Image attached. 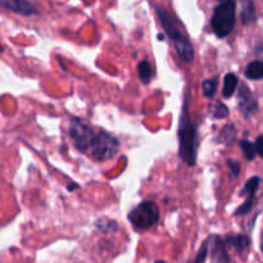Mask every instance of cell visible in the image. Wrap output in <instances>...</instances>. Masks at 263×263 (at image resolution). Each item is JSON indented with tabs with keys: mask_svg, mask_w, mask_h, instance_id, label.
<instances>
[{
	"mask_svg": "<svg viewBox=\"0 0 263 263\" xmlns=\"http://www.w3.org/2000/svg\"><path fill=\"white\" fill-rule=\"evenodd\" d=\"M156 9L159 21H161L162 26H163L164 32H166V35L168 36L170 40L175 45V49H176L180 59L185 62V63H192L193 59H194V49H193V45L189 41V39L186 37V35L182 32L180 26L177 25V21L163 7H157Z\"/></svg>",
	"mask_w": 263,
	"mask_h": 263,
	"instance_id": "6da1fadb",
	"label": "cell"
},
{
	"mask_svg": "<svg viewBox=\"0 0 263 263\" xmlns=\"http://www.w3.org/2000/svg\"><path fill=\"white\" fill-rule=\"evenodd\" d=\"M198 149V128L187 113L186 105L182 110L179 126V154L187 166H195Z\"/></svg>",
	"mask_w": 263,
	"mask_h": 263,
	"instance_id": "7a4b0ae2",
	"label": "cell"
},
{
	"mask_svg": "<svg viewBox=\"0 0 263 263\" xmlns=\"http://www.w3.org/2000/svg\"><path fill=\"white\" fill-rule=\"evenodd\" d=\"M235 12L236 5L234 0L221 2V4L215 8L211 26L218 37H226L234 30L236 22Z\"/></svg>",
	"mask_w": 263,
	"mask_h": 263,
	"instance_id": "3957f363",
	"label": "cell"
},
{
	"mask_svg": "<svg viewBox=\"0 0 263 263\" xmlns=\"http://www.w3.org/2000/svg\"><path fill=\"white\" fill-rule=\"evenodd\" d=\"M120 148V141L112 134L104 130L95 133L86 153L98 162H104L116 156Z\"/></svg>",
	"mask_w": 263,
	"mask_h": 263,
	"instance_id": "277c9868",
	"label": "cell"
},
{
	"mask_svg": "<svg viewBox=\"0 0 263 263\" xmlns=\"http://www.w3.org/2000/svg\"><path fill=\"white\" fill-rule=\"evenodd\" d=\"M159 220V208L152 200L139 203L128 213V221L138 230H148Z\"/></svg>",
	"mask_w": 263,
	"mask_h": 263,
	"instance_id": "5b68a950",
	"label": "cell"
},
{
	"mask_svg": "<svg viewBox=\"0 0 263 263\" xmlns=\"http://www.w3.org/2000/svg\"><path fill=\"white\" fill-rule=\"evenodd\" d=\"M69 135L73 140L74 146L82 153H86L91 144L95 133L86 122L80 118H72L69 123Z\"/></svg>",
	"mask_w": 263,
	"mask_h": 263,
	"instance_id": "8992f818",
	"label": "cell"
},
{
	"mask_svg": "<svg viewBox=\"0 0 263 263\" xmlns=\"http://www.w3.org/2000/svg\"><path fill=\"white\" fill-rule=\"evenodd\" d=\"M238 104L239 108H240L241 113L246 117H251L258 109V103H257V99L254 98V95L252 94V91L249 90V87L247 85H243V86L239 89L238 92Z\"/></svg>",
	"mask_w": 263,
	"mask_h": 263,
	"instance_id": "52a82bcc",
	"label": "cell"
},
{
	"mask_svg": "<svg viewBox=\"0 0 263 263\" xmlns=\"http://www.w3.org/2000/svg\"><path fill=\"white\" fill-rule=\"evenodd\" d=\"M0 5L10 12L22 15L37 14L39 10L31 0H0Z\"/></svg>",
	"mask_w": 263,
	"mask_h": 263,
	"instance_id": "ba28073f",
	"label": "cell"
},
{
	"mask_svg": "<svg viewBox=\"0 0 263 263\" xmlns=\"http://www.w3.org/2000/svg\"><path fill=\"white\" fill-rule=\"evenodd\" d=\"M207 241L213 262L230 261V257H229L228 252H226V243L223 240H221L220 236H211Z\"/></svg>",
	"mask_w": 263,
	"mask_h": 263,
	"instance_id": "9c48e42d",
	"label": "cell"
},
{
	"mask_svg": "<svg viewBox=\"0 0 263 263\" xmlns=\"http://www.w3.org/2000/svg\"><path fill=\"white\" fill-rule=\"evenodd\" d=\"M226 246H230L231 248L235 249L238 253H241L251 246V239L248 235L239 234V235H230L225 239Z\"/></svg>",
	"mask_w": 263,
	"mask_h": 263,
	"instance_id": "30bf717a",
	"label": "cell"
},
{
	"mask_svg": "<svg viewBox=\"0 0 263 263\" xmlns=\"http://www.w3.org/2000/svg\"><path fill=\"white\" fill-rule=\"evenodd\" d=\"M241 7V20L244 25H249L256 20V7L253 0H239Z\"/></svg>",
	"mask_w": 263,
	"mask_h": 263,
	"instance_id": "8fae6325",
	"label": "cell"
},
{
	"mask_svg": "<svg viewBox=\"0 0 263 263\" xmlns=\"http://www.w3.org/2000/svg\"><path fill=\"white\" fill-rule=\"evenodd\" d=\"M238 84H239V80L235 73L226 74L225 79H223V87H222V95L226 98V99L233 97L236 87H238Z\"/></svg>",
	"mask_w": 263,
	"mask_h": 263,
	"instance_id": "7c38bea8",
	"label": "cell"
},
{
	"mask_svg": "<svg viewBox=\"0 0 263 263\" xmlns=\"http://www.w3.org/2000/svg\"><path fill=\"white\" fill-rule=\"evenodd\" d=\"M246 77L249 80H262L263 79V62L253 61L247 66Z\"/></svg>",
	"mask_w": 263,
	"mask_h": 263,
	"instance_id": "4fadbf2b",
	"label": "cell"
},
{
	"mask_svg": "<svg viewBox=\"0 0 263 263\" xmlns=\"http://www.w3.org/2000/svg\"><path fill=\"white\" fill-rule=\"evenodd\" d=\"M138 73L139 79L144 82V84H148L152 80V76H153V69H152L151 63L148 61H141L140 63L138 64Z\"/></svg>",
	"mask_w": 263,
	"mask_h": 263,
	"instance_id": "5bb4252c",
	"label": "cell"
},
{
	"mask_svg": "<svg viewBox=\"0 0 263 263\" xmlns=\"http://www.w3.org/2000/svg\"><path fill=\"white\" fill-rule=\"evenodd\" d=\"M217 84H218L217 77H215V79H210V80H205V81H203V84H202L203 95H204L205 98H208V99H211V98L215 97L216 90H217Z\"/></svg>",
	"mask_w": 263,
	"mask_h": 263,
	"instance_id": "9a60e30c",
	"label": "cell"
},
{
	"mask_svg": "<svg viewBox=\"0 0 263 263\" xmlns=\"http://www.w3.org/2000/svg\"><path fill=\"white\" fill-rule=\"evenodd\" d=\"M211 115L216 120H221V118H226L229 116V108L226 107L223 103L216 102L215 104H211Z\"/></svg>",
	"mask_w": 263,
	"mask_h": 263,
	"instance_id": "2e32d148",
	"label": "cell"
},
{
	"mask_svg": "<svg viewBox=\"0 0 263 263\" xmlns=\"http://www.w3.org/2000/svg\"><path fill=\"white\" fill-rule=\"evenodd\" d=\"M240 148L243 151L244 157L247 158V161H253L254 157H256V144L251 143L249 140H240Z\"/></svg>",
	"mask_w": 263,
	"mask_h": 263,
	"instance_id": "e0dca14e",
	"label": "cell"
},
{
	"mask_svg": "<svg viewBox=\"0 0 263 263\" xmlns=\"http://www.w3.org/2000/svg\"><path fill=\"white\" fill-rule=\"evenodd\" d=\"M261 181H262L261 177H258V176H254V177H252V179H249L248 182L244 185L241 194L256 195V192L258 190V186H259V184H261Z\"/></svg>",
	"mask_w": 263,
	"mask_h": 263,
	"instance_id": "ac0fdd59",
	"label": "cell"
},
{
	"mask_svg": "<svg viewBox=\"0 0 263 263\" xmlns=\"http://www.w3.org/2000/svg\"><path fill=\"white\" fill-rule=\"evenodd\" d=\"M235 126L234 125H226L225 127L222 128V133L220 135V140L225 141L226 144H231L234 140H235Z\"/></svg>",
	"mask_w": 263,
	"mask_h": 263,
	"instance_id": "d6986e66",
	"label": "cell"
},
{
	"mask_svg": "<svg viewBox=\"0 0 263 263\" xmlns=\"http://www.w3.org/2000/svg\"><path fill=\"white\" fill-rule=\"evenodd\" d=\"M254 204H256V197H254V195H249L248 199L235 211V216L247 215V213L251 212L252 208L254 207Z\"/></svg>",
	"mask_w": 263,
	"mask_h": 263,
	"instance_id": "ffe728a7",
	"label": "cell"
},
{
	"mask_svg": "<svg viewBox=\"0 0 263 263\" xmlns=\"http://www.w3.org/2000/svg\"><path fill=\"white\" fill-rule=\"evenodd\" d=\"M228 166L229 168H230L231 179H234V177H236L239 174H240V163H239V162L233 161V159H229Z\"/></svg>",
	"mask_w": 263,
	"mask_h": 263,
	"instance_id": "44dd1931",
	"label": "cell"
},
{
	"mask_svg": "<svg viewBox=\"0 0 263 263\" xmlns=\"http://www.w3.org/2000/svg\"><path fill=\"white\" fill-rule=\"evenodd\" d=\"M208 252H210V248H208V241L205 240L204 243H203L202 248H200L199 253H198L197 258H195V262H204L205 259H207Z\"/></svg>",
	"mask_w": 263,
	"mask_h": 263,
	"instance_id": "7402d4cb",
	"label": "cell"
},
{
	"mask_svg": "<svg viewBox=\"0 0 263 263\" xmlns=\"http://www.w3.org/2000/svg\"><path fill=\"white\" fill-rule=\"evenodd\" d=\"M256 151L261 158H263V135H259L256 140Z\"/></svg>",
	"mask_w": 263,
	"mask_h": 263,
	"instance_id": "603a6c76",
	"label": "cell"
},
{
	"mask_svg": "<svg viewBox=\"0 0 263 263\" xmlns=\"http://www.w3.org/2000/svg\"><path fill=\"white\" fill-rule=\"evenodd\" d=\"M76 187H79V184H76V182H74V184H69L68 186H67V189H68L69 192H72V190L76 189Z\"/></svg>",
	"mask_w": 263,
	"mask_h": 263,
	"instance_id": "cb8c5ba5",
	"label": "cell"
},
{
	"mask_svg": "<svg viewBox=\"0 0 263 263\" xmlns=\"http://www.w3.org/2000/svg\"><path fill=\"white\" fill-rule=\"evenodd\" d=\"M261 251H262V253H263V233H262V235H261Z\"/></svg>",
	"mask_w": 263,
	"mask_h": 263,
	"instance_id": "d4e9b609",
	"label": "cell"
},
{
	"mask_svg": "<svg viewBox=\"0 0 263 263\" xmlns=\"http://www.w3.org/2000/svg\"><path fill=\"white\" fill-rule=\"evenodd\" d=\"M218 2H228V0H218Z\"/></svg>",
	"mask_w": 263,
	"mask_h": 263,
	"instance_id": "484cf974",
	"label": "cell"
}]
</instances>
